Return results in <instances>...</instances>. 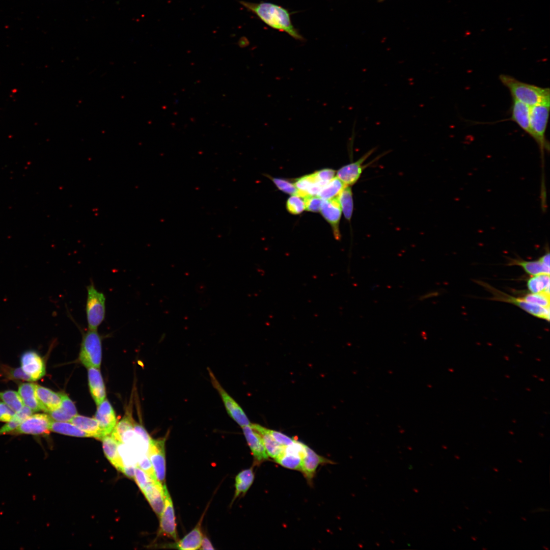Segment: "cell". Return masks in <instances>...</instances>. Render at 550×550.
Here are the masks:
<instances>
[{
  "label": "cell",
  "instance_id": "cell-1",
  "mask_svg": "<svg viewBox=\"0 0 550 550\" xmlns=\"http://www.w3.org/2000/svg\"><path fill=\"white\" fill-rule=\"evenodd\" d=\"M240 3L271 28L284 32L295 40H305L293 25L287 9L269 2L254 3L241 1Z\"/></svg>",
  "mask_w": 550,
  "mask_h": 550
},
{
  "label": "cell",
  "instance_id": "cell-2",
  "mask_svg": "<svg viewBox=\"0 0 550 550\" xmlns=\"http://www.w3.org/2000/svg\"><path fill=\"white\" fill-rule=\"evenodd\" d=\"M499 79L509 90L512 99L530 107L550 102V90L548 88L524 82L507 74H501Z\"/></svg>",
  "mask_w": 550,
  "mask_h": 550
},
{
  "label": "cell",
  "instance_id": "cell-3",
  "mask_svg": "<svg viewBox=\"0 0 550 550\" xmlns=\"http://www.w3.org/2000/svg\"><path fill=\"white\" fill-rule=\"evenodd\" d=\"M550 102L539 104L530 108V124L533 139L539 148L542 159L544 151H549L545 133L549 114Z\"/></svg>",
  "mask_w": 550,
  "mask_h": 550
},
{
  "label": "cell",
  "instance_id": "cell-4",
  "mask_svg": "<svg viewBox=\"0 0 550 550\" xmlns=\"http://www.w3.org/2000/svg\"><path fill=\"white\" fill-rule=\"evenodd\" d=\"M102 358V339L97 330L89 329L82 335L79 355L81 363L87 368H99Z\"/></svg>",
  "mask_w": 550,
  "mask_h": 550
},
{
  "label": "cell",
  "instance_id": "cell-5",
  "mask_svg": "<svg viewBox=\"0 0 550 550\" xmlns=\"http://www.w3.org/2000/svg\"><path fill=\"white\" fill-rule=\"evenodd\" d=\"M86 313L90 330H97L105 318V296L95 287L93 282L87 287Z\"/></svg>",
  "mask_w": 550,
  "mask_h": 550
},
{
  "label": "cell",
  "instance_id": "cell-6",
  "mask_svg": "<svg viewBox=\"0 0 550 550\" xmlns=\"http://www.w3.org/2000/svg\"><path fill=\"white\" fill-rule=\"evenodd\" d=\"M207 370L211 382L218 393L229 416L241 427L250 424L241 407L223 388L211 369L208 368Z\"/></svg>",
  "mask_w": 550,
  "mask_h": 550
},
{
  "label": "cell",
  "instance_id": "cell-7",
  "mask_svg": "<svg viewBox=\"0 0 550 550\" xmlns=\"http://www.w3.org/2000/svg\"><path fill=\"white\" fill-rule=\"evenodd\" d=\"M52 419L45 414H33L23 421L9 434L41 436L48 434Z\"/></svg>",
  "mask_w": 550,
  "mask_h": 550
},
{
  "label": "cell",
  "instance_id": "cell-8",
  "mask_svg": "<svg viewBox=\"0 0 550 550\" xmlns=\"http://www.w3.org/2000/svg\"><path fill=\"white\" fill-rule=\"evenodd\" d=\"M167 436L158 439L151 438L147 451L155 478L162 484H164L166 477L165 443Z\"/></svg>",
  "mask_w": 550,
  "mask_h": 550
},
{
  "label": "cell",
  "instance_id": "cell-9",
  "mask_svg": "<svg viewBox=\"0 0 550 550\" xmlns=\"http://www.w3.org/2000/svg\"><path fill=\"white\" fill-rule=\"evenodd\" d=\"M163 489L164 505L159 516V534L177 541V533L173 502L165 484Z\"/></svg>",
  "mask_w": 550,
  "mask_h": 550
},
{
  "label": "cell",
  "instance_id": "cell-10",
  "mask_svg": "<svg viewBox=\"0 0 550 550\" xmlns=\"http://www.w3.org/2000/svg\"><path fill=\"white\" fill-rule=\"evenodd\" d=\"M489 289L492 291L493 299L513 304L535 317L549 321V308L530 303L522 297H515L492 288Z\"/></svg>",
  "mask_w": 550,
  "mask_h": 550
},
{
  "label": "cell",
  "instance_id": "cell-11",
  "mask_svg": "<svg viewBox=\"0 0 550 550\" xmlns=\"http://www.w3.org/2000/svg\"><path fill=\"white\" fill-rule=\"evenodd\" d=\"M306 447L305 444L295 439L291 444L284 446L283 452L274 460L284 468L300 471Z\"/></svg>",
  "mask_w": 550,
  "mask_h": 550
},
{
  "label": "cell",
  "instance_id": "cell-12",
  "mask_svg": "<svg viewBox=\"0 0 550 550\" xmlns=\"http://www.w3.org/2000/svg\"><path fill=\"white\" fill-rule=\"evenodd\" d=\"M375 149V148L371 149L356 161L341 167L337 172V177L346 185L351 186L355 184L367 167V164H364V162Z\"/></svg>",
  "mask_w": 550,
  "mask_h": 550
},
{
  "label": "cell",
  "instance_id": "cell-13",
  "mask_svg": "<svg viewBox=\"0 0 550 550\" xmlns=\"http://www.w3.org/2000/svg\"><path fill=\"white\" fill-rule=\"evenodd\" d=\"M20 363L22 369L33 381L40 379L45 374L44 362L35 351H25L21 356Z\"/></svg>",
  "mask_w": 550,
  "mask_h": 550
},
{
  "label": "cell",
  "instance_id": "cell-14",
  "mask_svg": "<svg viewBox=\"0 0 550 550\" xmlns=\"http://www.w3.org/2000/svg\"><path fill=\"white\" fill-rule=\"evenodd\" d=\"M320 211L331 225L335 238L337 240H340L341 235L339 230V223L342 210L337 197L330 200H323Z\"/></svg>",
  "mask_w": 550,
  "mask_h": 550
},
{
  "label": "cell",
  "instance_id": "cell-15",
  "mask_svg": "<svg viewBox=\"0 0 550 550\" xmlns=\"http://www.w3.org/2000/svg\"><path fill=\"white\" fill-rule=\"evenodd\" d=\"M97 406L94 418L98 421L104 437L111 434L114 430L117 424L116 416L112 405L106 399Z\"/></svg>",
  "mask_w": 550,
  "mask_h": 550
},
{
  "label": "cell",
  "instance_id": "cell-16",
  "mask_svg": "<svg viewBox=\"0 0 550 550\" xmlns=\"http://www.w3.org/2000/svg\"><path fill=\"white\" fill-rule=\"evenodd\" d=\"M242 428L256 464H259L267 460L268 455L259 434L252 427L251 424L242 427Z\"/></svg>",
  "mask_w": 550,
  "mask_h": 550
},
{
  "label": "cell",
  "instance_id": "cell-17",
  "mask_svg": "<svg viewBox=\"0 0 550 550\" xmlns=\"http://www.w3.org/2000/svg\"><path fill=\"white\" fill-rule=\"evenodd\" d=\"M334 463L330 460L319 455L306 445V453L302 459L301 472L308 482L311 484L318 467L320 465Z\"/></svg>",
  "mask_w": 550,
  "mask_h": 550
},
{
  "label": "cell",
  "instance_id": "cell-18",
  "mask_svg": "<svg viewBox=\"0 0 550 550\" xmlns=\"http://www.w3.org/2000/svg\"><path fill=\"white\" fill-rule=\"evenodd\" d=\"M35 394L41 410L49 413L57 409L61 405L60 393L36 384Z\"/></svg>",
  "mask_w": 550,
  "mask_h": 550
},
{
  "label": "cell",
  "instance_id": "cell-19",
  "mask_svg": "<svg viewBox=\"0 0 550 550\" xmlns=\"http://www.w3.org/2000/svg\"><path fill=\"white\" fill-rule=\"evenodd\" d=\"M530 108L529 106L512 99L511 117L508 120L515 122L522 130L533 138L530 124Z\"/></svg>",
  "mask_w": 550,
  "mask_h": 550
},
{
  "label": "cell",
  "instance_id": "cell-20",
  "mask_svg": "<svg viewBox=\"0 0 550 550\" xmlns=\"http://www.w3.org/2000/svg\"><path fill=\"white\" fill-rule=\"evenodd\" d=\"M164 484L153 480L142 491L152 508L159 517L164 505Z\"/></svg>",
  "mask_w": 550,
  "mask_h": 550
},
{
  "label": "cell",
  "instance_id": "cell-21",
  "mask_svg": "<svg viewBox=\"0 0 550 550\" xmlns=\"http://www.w3.org/2000/svg\"><path fill=\"white\" fill-rule=\"evenodd\" d=\"M88 382L91 394L98 405L105 398L106 393L104 382L99 368H88Z\"/></svg>",
  "mask_w": 550,
  "mask_h": 550
},
{
  "label": "cell",
  "instance_id": "cell-22",
  "mask_svg": "<svg viewBox=\"0 0 550 550\" xmlns=\"http://www.w3.org/2000/svg\"><path fill=\"white\" fill-rule=\"evenodd\" d=\"M251 425L259 434L268 456L275 460L283 452L284 446L273 438L268 429L257 424L251 423Z\"/></svg>",
  "mask_w": 550,
  "mask_h": 550
},
{
  "label": "cell",
  "instance_id": "cell-23",
  "mask_svg": "<svg viewBox=\"0 0 550 550\" xmlns=\"http://www.w3.org/2000/svg\"><path fill=\"white\" fill-rule=\"evenodd\" d=\"M60 394L62 398L60 407L48 414L54 421L69 422L73 417L78 414L77 411L74 404L69 397L64 393Z\"/></svg>",
  "mask_w": 550,
  "mask_h": 550
},
{
  "label": "cell",
  "instance_id": "cell-24",
  "mask_svg": "<svg viewBox=\"0 0 550 550\" xmlns=\"http://www.w3.org/2000/svg\"><path fill=\"white\" fill-rule=\"evenodd\" d=\"M69 422L88 433L91 437L100 439L103 437L99 423L94 418H89L77 414Z\"/></svg>",
  "mask_w": 550,
  "mask_h": 550
},
{
  "label": "cell",
  "instance_id": "cell-25",
  "mask_svg": "<svg viewBox=\"0 0 550 550\" xmlns=\"http://www.w3.org/2000/svg\"><path fill=\"white\" fill-rule=\"evenodd\" d=\"M182 539L174 545L176 548L182 550H195L200 549L203 538L201 529V521Z\"/></svg>",
  "mask_w": 550,
  "mask_h": 550
},
{
  "label": "cell",
  "instance_id": "cell-26",
  "mask_svg": "<svg viewBox=\"0 0 550 550\" xmlns=\"http://www.w3.org/2000/svg\"><path fill=\"white\" fill-rule=\"evenodd\" d=\"M101 440L106 457L116 469L122 472L124 465L118 454V442L109 435L104 436Z\"/></svg>",
  "mask_w": 550,
  "mask_h": 550
},
{
  "label": "cell",
  "instance_id": "cell-27",
  "mask_svg": "<svg viewBox=\"0 0 550 550\" xmlns=\"http://www.w3.org/2000/svg\"><path fill=\"white\" fill-rule=\"evenodd\" d=\"M36 383L25 382L18 387V393L23 405L29 407L33 412L41 410L35 394Z\"/></svg>",
  "mask_w": 550,
  "mask_h": 550
},
{
  "label": "cell",
  "instance_id": "cell-28",
  "mask_svg": "<svg viewBox=\"0 0 550 550\" xmlns=\"http://www.w3.org/2000/svg\"><path fill=\"white\" fill-rule=\"evenodd\" d=\"M255 478L252 468L239 473L235 478V491L233 501L240 495L244 496L252 485Z\"/></svg>",
  "mask_w": 550,
  "mask_h": 550
},
{
  "label": "cell",
  "instance_id": "cell-29",
  "mask_svg": "<svg viewBox=\"0 0 550 550\" xmlns=\"http://www.w3.org/2000/svg\"><path fill=\"white\" fill-rule=\"evenodd\" d=\"M50 431L76 437H91L86 432L69 422H60L52 420L50 426Z\"/></svg>",
  "mask_w": 550,
  "mask_h": 550
},
{
  "label": "cell",
  "instance_id": "cell-30",
  "mask_svg": "<svg viewBox=\"0 0 550 550\" xmlns=\"http://www.w3.org/2000/svg\"><path fill=\"white\" fill-rule=\"evenodd\" d=\"M337 198L345 218L350 221L353 211V195L350 186L345 185Z\"/></svg>",
  "mask_w": 550,
  "mask_h": 550
},
{
  "label": "cell",
  "instance_id": "cell-31",
  "mask_svg": "<svg viewBox=\"0 0 550 550\" xmlns=\"http://www.w3.org/2000/svg\"><path fill=\"white\" fill-rule=\"evenodd\" d=\"M33 413V411L29 407L23 406L20 410L15 413L9 421L0 428V436L9 434Z\"/></svg>",
  "mask_w": 550,
  "mask_h": 550
},
{
  "label": "cell",
  "instance_id": "cell-32",
  "mask_svg": "<svg viewBox=\"0 0 550 550\" xmlns=\"http://www.w3.org/2000/svg\"><path fill=\"white\" fill-rule=\"evenodd\" d=\"M514 262V264L521 266L526 273L531 276L543 274L549 275V265L542 263L539 260L532 261L515 260Z\"/></svg>",
  "mask_w": 550,
  "mask_h": 550
},
{
  "label": "cell",
  "instance_id": "cell-33",
  "mask_svg": "<svg viewBox=\"0 0 550 550\" xmlns=\"http://www.w3.org/2000/svg\"><path fill=\"white\" fill-rule=\"evenodd\" d=\"M527 287L531 293L544 292L549 294V275L543 274L532 277L527 282Z\"/></svg>",
  "mask_w": 550,
  "mask_h": 550
},
{
  "label": "cell",
  "instance_id": "cell-34",
  "mask_svg": "<svg viewBox=\"0 0 550 550\" xmlns=\"http://www.w3.org/2000/svg\"><path fill=\"white\" fill-rule=\"evenodd\" d=\"M344 184L337 177H334L320 190L317 196L323 200H330L337 197Z\"/></svg>",
  "mask_w": 550,
  "mask_h": 550
},
{
  "label": "cell",
  "instance_id": "cell-35",
  "mask_svg": "<svg viewBox=\"0 0 550 550\" xmlns=\"http://www.w3.org/2000/svg\"><path fill=\"white\" fill-rule=\"evenodd\" d=\"M0 399L15 413L20 410L24 406L18 393L14 391L0 392Z\"/></svg>",
  "mask_w": 550,
  "mask_h": 550
},
{
  "label": "cell",
  "instance_id": "cell-36",
  "mask_svg": "<svg viewBox=\"0 0 550 550\" xmlns=\"http://www.w3.org/2000/svg\"><path fill=\"white\" fill-rule=\"evenodd\" d=\"M118 452L124 466H137L138 456L129 446L118 442Z\"/></svg>",
  "mask_w": 550,
  "mask_h": 550
},
{
  "label": "cell",
  "instance_id": "cell-37",
  "mask_svg": "<svg viewBox=\"0 0 550 550\" xmlns=\"http://www.w3.org/2000/svg\"><path fill=\"white\" fill-rule=\"evenodd\" d=\"M286 208L293 214L301 213L305 209L304 199L298 195H292L287 201Z\"/></svg>",
  "mask_w": 550,
  "mask_h": 550
},
{
  "label": "cell",
  "instance_id": "cell-38",
  "mask_svg": "<svg viewBox=\"0 0 550 550\" xmlns=\"http://www.w3.org/2000/svg\"><path fill=\"white\" fill-rule=\"evenodd\" d=\"M530 303L544 308H549V294L544 292L529 293L522 297Z\"/></svg>",
  "mask_w": 550,
  "mask_h": 550
},
{
  "label": "cell",
  "instance_id": "cell-39",
  "mask_svg": "<svg viewBox=\"0 0 550 550\" xmlns=\"http://www.w3.org/2000/svg\"><path fill=\"white\" fill-rule=\"evenodd\" d=\"M336 171L331 169H324L313 173L317 183L322 187L334 178Z\"/></svg>",
  "mask_w": 550,
  "mask_h": 550
},
{
  "label": "cell",
  "instance_id": "cell-40",
  "mask_svg": "<svg viewBox=\"0 0 550 550\" xmlns=\"http://www.w3.org/2000/svg\"><path fill=\"white\" fill-rule=\"evenodd\" d=\"M3 370L8 378L30 381H33L32 378L26 374L21 368H12L7 366H4Z\"/></svg>",
  "mask_w": 550,
  "mask_h": 550
},
{
  "label": "cell",
  "instance_id": "cell-41",
  "mask_svg": "<svg viewBox=\"0 0 550 550\" xmlns=\"http://www.w3.org/2000/svg\"><path fill=\"white\" fill-rule=\"evenodd\" d=\"M272 181L277 187L281 191L292 195H297L298 190L294 184H292L289 181L280 178H271Z\"/></svg>",
  "mask_w": 550,
  "mask_h": 550
},
{
  "label": "cell",
  "instance_id": "cell-42",
  "mask_svg": "<svg viewBox=\"0 0 550 550\" xmlns=\"http://www.w3.org/2000/svg\"><path fill=\"white\" fill-rule=\"evenodd\" d=\"M134 479L142 491L148 484L154 480L138 466H136L135 468Z\"/></svg>",
  "mask_w": 550,
  "mask_h": 550
},
{
  "label": "cell",
  "instance_id": "cell-43",
  "mask_svg": "<svg viewBox=\"0 0 550 550\" xmlns=\"http://www.w3.org/2000/svg\"><path fill=\"white\" fill-rule=\"evenodd\" d=\"M304 199L306 210L313 212H317L320 211L323 200L321 198L316 196H309Z\"/></svg>",
  "mask_w": 550,
  "mask_h": 550
},
{
  "label": "cell",
  "instance_id": "cell-44",
  "mask_svg": "<svg viewBox=\"0 0 550 550\" xmlns=\"http://www.w3.org/2000/svg\"><path fill=\"white\" fill-rule=\"evenodd\" d=\"M137 466L146 472L152 479L157 481L152 465L147 454L139 458Z\"/></svg>",
  "mask_w": 550,
  "mask_h": 550
},
{
  "label": "cell",
  "instance_id": "cell-45",
  "mask_svg": "<svg viewBox=\"0 0 550 550\" xmlns=\"http://www.w3.org/2000/svg\"><path fill=\"white\" fill-rule=\"evenodd\" d=\"M268 431L273 438L280 445L287 446L291 444L294 441V438L286 435L285 434L273 430L268 429Z\"/></svg>",
  "mask_w": 550,
  "mask_h": 550
},
{
  "label": "cell",
  "instance_id": "cell-46",
  "mask_svg": "<svg viewBox=\"0 0 550 550\" xmlns=\"http://www.w3.org/2000/svg\"><path fill=\"white\" fill-rule=\"evenodd\" d=\"M15 412L4 403H0V421L7 422L14 416Z\"/></svg>",
  "mask_w": 550,
  "mask_h": 550
},
{
  "label": "cell",
  "instance_id": "cell-47",
  "mask_svg": "<svg viewBox=\"0 0 550 550\" xmlns=\"http://www.w3.org/2000/svg\"><path fill=\"white\" fill-rule=\"evenodd\" d=\"M200 549H214L209 539L204 537L202 538L201 544Z\"/></svg>",
  "mask_w": 550,
  "mask_h": 550
},
{
  "label": "cell",
  "instance_id": "cell-48",
  "mask_svg": "<svg viewBox=\"0 0 550 550\" xmlns=\"http://www.w3.org/2000/svg\"><path fill=\"white\" fill-rule=\"evenodd\" d=\"M135 466H124L122 472L124 473L126 476L131 478H133L134 477Z\"/></svg>",
  "mask_w": 550,
  "mask_h": 550
},
{
  "label": "cell",
  "instance_id": "cell-49",
  "mask_svg": "<svg viewBox=\"0 0 550 550\" xmlns=\"http://www.w3.org/2000/svg\"><path fill=\"white\" fill-rule=\"evenodd\" d=\"M539 260L542 263L549 265V253L547 252L541 256Z\"/></svg>",
  "mask_w": 550,
  "mask_h": 550
},
{
  "label": "cell",
  "instance_id": "cell-50",
  "mask_svg": "<svg viewBox=\"0 0 550 550\" xmlns=\"http://www.w3.org/2000/svg\"><path fill=\"white\" fill-rule=\"evenodd\" d=\"M377 1H378V2H382L384 1V0H377Z\"/></svg>",
  "mask_w": 550,
  "mask_h": 550
}]
</instances>
